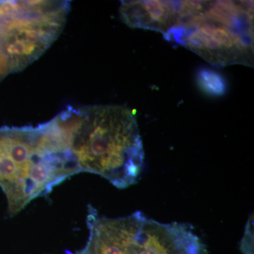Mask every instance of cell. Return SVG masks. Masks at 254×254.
Wrapping results in <instances>:
<instances>
[{
  "mask_svg": "<svg viewBox=\"0 0 254 254\" xmlns=\"http://www.w3.org/2000/svg\"><path fill=\"white\" fill-rule=\"evenodd\" d=\"M195 79L200 91L209 96H222L228 89V84L225 76L210 68H200L197 71Z\"/></svg>",
  "mask_w": 254,
  "mask_h": 254,
  "instance_id": "cell-4",
  "label": "cell"
},
{
  "mask_svg": "<svg viewBox=\"0 0 254 254\" xmlns=\"http://www.w3.org/2000/svg\"><path fill=\"white\" fill-rule=\"evenodd\" d=\"M0 53H1V51H0ZM1 81V73H0V81Z\"/></svg>",
  "mask_w": 254,
  "mask_h": 254,
  "instance_id": "cell-5",
  "label": "cell"
},
{
  "mask_svg": "<svg viewBox=\"0 0 254 254\" xmlns=\"http://www.w3.org/2000/svg\"><path fill=\"white\" fill-rule=\"evenodd\" d=\"M57 117L81 173L96 174L119 189L138 182L145 153L133 110L119 105L68 106Z\"/></svg>",
  "mask_w": 254,
  "mask_h": 254,
  "instance_id": "cell-1",
  "label": "cell"
},
{
  "mask_svg": "<svg viewBox=\"0 0 254 254\" xmlns=\"http://www.w3.org/2000/svg\"><path fill=\"white\" fill-rule=\"evenodd\" d=\"M183 1H123L120 8L124 23L133 28L165 33L180 17Z\"/></svg>",
  "mask_w": 254,
  "mask_h": 254,
  "instance_id": "cell-3",
  "label": "cell"
},
{
  "mask_svg": "<svg viewBox=\"0 0 254 254\" xmlns=\"http://www.w3.org/2000/svg\"><path fill=\"white\" fill-rule=\"evenodd\" d=\"M184 1L167 41L218 67L254 64V1Z\"/></svg>",
  "mask_w": 254,
  "mask_h": 254,
  "instance_id": "cell-2",
  "label": "cell"
}]
</instances>
